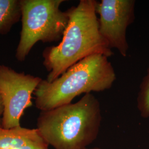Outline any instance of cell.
<instances>
[{"mask_svg":"<svg viewBox=\"0 0 149 149\" xmlns=\"http://www.w3.org/2000/svg\"><path fill=\"white\" fill-rule=\"evenodd\" d=\"M97 2L81 0L77 6L67 10L69 19L61 42L43 51V65L49 72L48 82L56 80L87 56L101 54L109 58L113 54L100 32Z\"/></svg>","mask_w":149,"mask_h":149,"instance_id":"obj_1","label":"cell"},{"mask_svg":"<svg viewBox=\"0 0 149 149\" xmlns=\"http://www.w3.org/2000/svg\"><path fill=\"white\" fill-rule=\"evenodd\" d=\"M101 121L100 102L87 93L74 103L41 111L37 129L54 149H85L96 140Z\"/></svg>","mask_w":149,"mask_h":149,"instance_id":"obj_2","label":"cell"},{"mask_svg":"<svg viewBox=\"0 0 149 149\" xmlns=\"http://www.w3.org/2000/svg\"><path fill=\"white\" fill-rule=\"evenodd\" d=\"M116 80L115 71L106 56L92 55L70 67L53 81L42 80L34 93L36 106L41 111H47L68 104L82 93L111 88Z\"/></svg>","mask_w":149,"mask_h":149,"instance_id":"obj_3","label":"cell"},{"mask_svg":"<svg viewBox=\"0 0 149 149\" xmlns=\"http://www.w3.org/2000/svg\"><path fill=\"white\" fill-rule=\"evenodd\" d=\"M65 1L21 0L22 29L16 53L18 61H24L38 42L51 43L63 38L69 19L67 11L60 9Z\"/></svg>","mask_w":149,"mask_h":149,"instance_id":"obj_4","label":"cell"},{"mask_svg":"<svg viewBox=\"0 0 149 149\" xmlns=\"http://www.w3.org/2000/svg\"><path fill=\"white\" fill-rule=\"evenodd\" d=\"M42 79L24 72H18L0 65V95L4 111L2 126L10 129L21 126L25 109L32 106V94Z\"/></svg>","mask_w":149,"mask_h":149,"instance_id":"obj_5","label":"cell"},{"mask_svg":"<svg viewBox=\"0 0 149 149\" xmlns=\"http://www.w3.org/2000/svg\"><path fill=\"white\" fill-rule=\"evenodd\" d=\"M135 0H102L97 2L99 30L109 48L123 57L128 54L127 30L135 19Z\"/></svg>","mask_w":149,"mask_h":149,"instance_id":"obj_6","label":"cell"},{"mask_svg":"<svg viewBox=\"0 0 149 149\" xmlns=\"http://www.w3.org/2000/svg\"><path fill=\"white\" fill-rule=\"evenodd\" d=\"M0 149H49L37 128L0 127Z\"/></svg>","mask_w":149,"mask_h":149,"instance_id":"obj_7","label":"cell"},{"mask_svg":"<svg viewBox=\"0 0 149 149\" xmlns=\"http://www.w3.org/2000/svg\"><path fill=\"white\" fill-rule=\"evenodd\" d=\"M21 18V0H0V34L9 32Z\"/></svg>","mask_w":149,"mask_h":149,"instance_id":"obj_8","label":"cell"},{"mask_svg":"<svg viewBox=\"0 0 149 149\" xmlns=\"http://www.w3.org/2000/svg\"><path fill=\"white\" fill-rule=\"evenodd\" d=\"M136 101L141 117L149 118V66L146 74L140 85Z\"/></svg>","mask_w":149,"mask_h":149,"instance_id":"obj_9","label":"cell"},{"mask_svg":"<svg viewBox=\"0 0 149 149\" xmlns=\"http://www.w3.org/2000/svg\"><path fill=\"white\" fill-rule=\"evenodd\" d=\"M3 111H4V107H3L2 100L0 95V127H2V117H3Z\"/></svg>","mask_w":149,"mask_h":149,"instance_id":"obj_10","label":"cell"},{"mask_svg":"<svg viewBox=\"0 0 149 149\" xmlns=\"http://www.w3.org/2000/svg\"><path fill=\"white\" fill-rule=\"evenodd\" d=\"M85 149H101L100 148H98V147H95V148H86Z\"/></svg>","mask_w":149,"mask_h":149,"instance_id":"obj_11","label":"cell"}]
</instances>
